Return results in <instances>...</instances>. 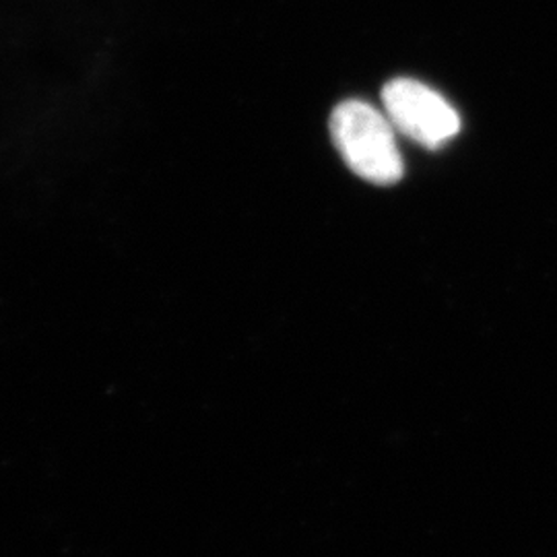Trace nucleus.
Instances as JSON below:
<instances>
[{
  "label": "nucleus",
  "mask_w": 557,
  "mask_h": 557,
  "mask_svg": "<svg viewBox=\"0 0 557 557\" xmlns=\"http://www.w3.org/2000/svg\"><path fill=\"white\" fill-rule=\"evenodd\" d=\"M331 135L341 158L359 178L391 186L403 178L397 131L386 114L363 101H343L331 116Z\"/></svg>",
  "instance_id": "nucleus-1"
},
{
  "label": "nucleus",
  "mask_w": 557,
  "mask_h": 557,
  "mask_svg": "<svg viewBox=\"0 0 557 557\" xmlns=\"http://www.w3.org/2000/svg\"><path fill=\"white\" fill-rule=\"evenodd\" d=\"M382 103L395 131L425 149H442L460 133L457 110L419 81H391L382 89Z\"/></svg>",
  "instance_id": "nucleus-2"
}]
</instances>
